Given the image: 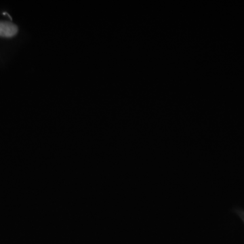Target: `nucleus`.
I'll list each match as a JSON object with an SVG mask.
<instances>
[{
  "mask_svg": "<svg viewBox=\"0 0 244 244\" xmlns=\"http://www.w3.org/2000/svg\"><path fill=\"white\" fill-rule=\"evenodd\" d=\"M18 26L10 22L0 21V37H12L18 33Z\"/></svg>",
  "mask_w": 244,
  "mask_h": 244,
  "instance_id": "f257e3e1",
  "label": "nucleus"
}]
</instances>
